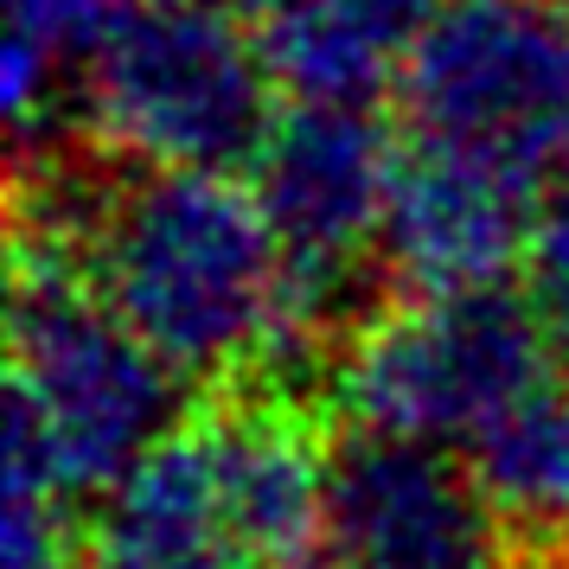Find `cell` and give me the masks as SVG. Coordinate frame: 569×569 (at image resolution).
Instances as JSON below:
<instances>
[{
  "label": "cell",
  "instance_id": "cell-5",
  "mask_svg": "<svg viewBox=\"0 0 569 569\" xmlns=\"http://www.w3.org/2000/svg\"><path fill=\"white\" fill-rule=\"evenodd\" d=\"M390 90L410 141L543 180L569 129V0H448Z\"/></svg>",
  "mask_w": 569,
  "mask_h": 569
},
{
  "label": "cell",
  "instance_id": "cell-15",
  "mask_svg": "<svg viewBox=\"0 0 569 569\" xmlns=\"http://www.w3.org/2000/svg\"><path fill=\"white\" fill-rule=\"evenodd\" d=\"M231 7L250 20V27H276V20L301 13V7H313V0H231Z\"/></svg>",
  "mask_w": 569,
  "mask_h": 569
},
{
  "label": "cell",
  "instance_id": "cell-6",
  "mask_svg": "<svg viewBox=\"0 0 569 569\" xmlns=\"http://www.w3.org/2000/svg\"><path fill=\"white\" fill-rule=\"evenodd\" d=\"M313 569H512V525L492 512L467 455L346 429Z\"/></svg>",
  "mask_w": 569,
  "mask_h": 569
},
{
  "label": "cell",
  "instance_id": "cell-14",
  "mask_svg": "<svg viewBox=\"0 0 569 569\" xmlns=\"http://www.w3.org/2000/svg\"><path fill=\"white\" fill-rule=\"evenodd\" d=\"M543 224H569V129H563V148L543 173Z\"/></svg>",
  "mask_w": 569,
  "mask_h": 569
},
{
  "label": "cell",
  "instance_id": "cell-9",
  "mask_svg": "<svg viewBox=\"0 0 569 569\" xmlns=\"http://www.w3.org/2000/svg\"><path fill=\"white\" fill-rule=\"evenodd\" d=\"M441 7L448 0H313L276 27H257V39L295 103H378Z\"/></svg>",
  "mask_w": 569,
  "mask_h": 569
},
{
  "label": "cell",
  "instance_id": "cell-1",
  "mask_svg": "<svg viewBox=\"0 0 569 569\" xmlns=\"http://www.w3.org/2000/svg\"><path fill=\"white\" fill-rule=\"evenodd\" d=\"M20 237L64 250L186 385L269 378L288 262L237 173L58 154L20 167Z\"/></svg>",
  "mask_w": 569,
  "mask_h": 569
},
{
  "label": "cell",
  "instance_id": "cell-11",
  "mask_svg": "<svg viewBox=\"0 0 569 569\" xmlns=\"http://www.w3.org/2000/svg\"><path fill=\"white\" fill-rule=\"evenodd\" d=\"M492 512L518 538H569V378L557 371L525 403L461 448Z\"/></svg>",
  "mask_w": 569,
  "mask_h": 569
},
{
  "label": "cell",
  "instance_id": "cell-4",
  "mask_svg": "<svg viewBox=\"0 0 569 569\" xmlns=\"http://www.w3.org/2000/svg\"><path fill=\"white\" fill-rule=\"evenodd\" d=\"M563 365L538 295L461 288L385 308L333 365V403L352 429L436 441L461 455Z\"/></svg>",
  "mask_w": 569,
  "mask_h": 569
},
{
  "label": "cell",
  "instance_id": "cell-13",
  "mask_svg": "<svg viewBox=\"0 0 569 569\" xmlns=\"http://www.w3.org/2000/svg\"><path fill=\"white\" fill-rule=\"evenodd\" d=\"M531 269H538L543 327H550L557 365H563V378H569V224H538V250H531Z\"/></svg>",
  "mask_w": 569,
  "mask_h": 569
},
{
  "label": "cell",
  "instance_id": "cell-10",
  "mask_svg": "<svg viewBox=\"0 0 569 569\" xmlns=\"http://www.w3.org/2000/svg\"><path fill=\"white\" fill-rule=\"evenodd\" d=\"M116 0H7V116L20 167L71 154L83 141V83Z\"/></svg>",
  "mask_w": 569,
  "mask_h": 569
},
{
  "label": "cell",
  "instance_id": "cell-8",
  "mask_svg": "<svg viewBox=\"0 0 569 569\" xmlns=\"http://www.w3.org/2000/svg\"><path fill=\"white\" fill-rule=\"evenodd\" d=\"M83 569H269L237 525L199 422L173 429L97 499L83 525Z\"/></svg>",
  "mask_w": 569,
  "mask_h": 569
},
{
  "label": "cell",
  "instance_id": "cell-2",
  "mask_svg": "<svg viewBox=\"0 0 569 569\" xmlns=\"http://www.w3.org/2000/svg\"><path fill=\"white\" fill-rule=\"evenodd\" d=\"M173 429H186V378L64 250L20 237L7 448L39 461L71 499H103Z\"/></svg>",
  "mask_w": 569,
  "mask_h": 569
},
{
  "label": "cell",
  "instance_id": "cell-7",
  "mask_svg": "<svg viewBox=\"0 0 569 569\" xmlns=\"http://www.w3.org/2000/svg\"><path fill=\"white\" fill-rule=\"evenodd\" d=\"M538 224L543 180L473 154L422 148L403 134V160H397L385 211V250H378L385 282L397 301L499 288L538 250Z\"/></svg>",
  "mask_w": 569,
  "mask_h": 569
},
{
  "label": "cell",
  "instance_id": "cell-3",
  "mask_svg": "<svg viewBox=\"0 0 569 569\" xmlns=\"http://www.w3.org/2000/svg\"><path fill=\"white\" fill-rule=\"evenodd\" d=\"M276 90L231 0H116L83 83V148L122 167L237 173L282 116Z\"/></svg>",
  "mask_w": 569,
  "mask_h": 569
},
{
  "label": "cell",
  "instance_id": "cell-12",
  "mask_svg": "<svg viewBox=\"0 0 569 569\" xmlns=\"http://www.w3.org/2000/svg\"><path fill=\"white\" fill-rule=\"evenodd\" d=\"M0 569H83L78 499L13 448H7V506H0Z\"/></svg>",
  "mask_w": 569,
  "mask_h": 569
}]
</instances>
